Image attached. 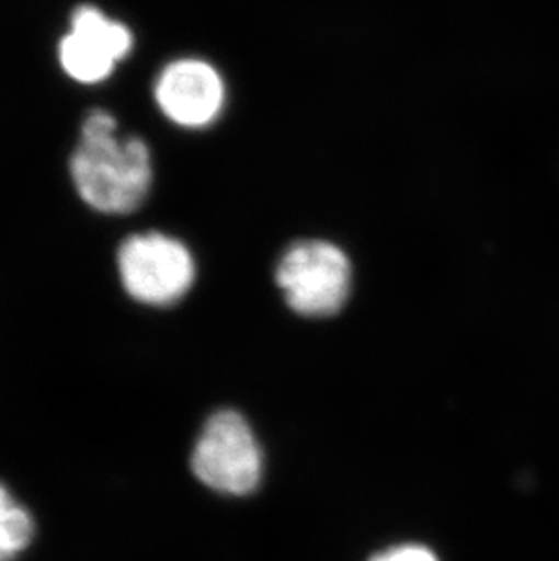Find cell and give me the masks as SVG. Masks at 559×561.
I'll return each instance as SVG.
<instances>
[{"label": "cell", "mask_w": 559, "mask_h": 561, "mask_svg": "<svg viewBox=\"0 0 559 561\" xmlns=\"http://www.w3.org/2000/svg\"><path fill=\"white\" fill-rule=\"evenodd\" d=\"M69 171L85 204L107 215H126L142 206L153 184V160L148 144L118 137L112 113H90Z\"/></svg>", "instance_id": "6da1fadb"}, {"label": "cell", "mask_w": 559, "mask_h": 561, "mask_svg": "<svg viewBox=\"0 0 559 561\" xmlns=\"http://www.w3.org/2000/svg\"><path fill=\"white\" fill-rule=\"evenodd\" d=\"M275 280L285 304L301 317H333L353 289V264L333 242L300 240L280 256Z\"/></svg>", "instance_id": "7a4b0ae2"}, {"label": "cell", "mask_w": 559, "mask_h": 561, "mask_svg": "<svg viewBox=\"0 0 559 561\" xmlns=\"http://www.w3.org/2000/svg\"><path fill=\"white\" fill-rule=\"evenodd\" d=\"M191 469L206 488L246 496L264 478V455L248 420L231 409L207 420L196 439Z\"/></svg>", "instance_id": "3957f363"}, {"label": "cell", "mask_w": 559, "mask_h": 561, "mask_svg": "<svg viewBox=\"0 0 559 561\" xmlns=\"http://www.w3.org/2000/svg\"><path fill=\"white\" fill-rule=\"evenodd\" d=\"M116 260L122 286L137 302L164 308L180 302L195 284V256L169 234L129 237Z\"/></svg>", "instance_id": "277c9868"}, {"label": "cell", "mask_w": 559, "mask_h": 561, "mask_svg": "<svg viewBox=\"0 0 559 561\" xmlns=\"http://www.w3.org/2000/svg\"><path fill=\"white\" fill-rule=\"evenodd\" d=\"M155 101L171 123L202 129L223 117L227 85L223 75L204 59L173 60L155 82Z\"/></svg>", "instance_id": "5b68a950"}, {"label": "cell", "mask_w": 559, "mask_h": 561, "mask_svg": "<svg viewBox=\"0 0 559 561\" xmlns=\"http://www.w3.org/2000/svg\"><path fill=\"white\" fill-rule=\"evenodd\" d=\"M132 49V32L122 22L95 5H80L71 16V30L58 44V60L71 79L96 84L106 80Z\"/></svg>", "instance_id": "8992f818"}, {"label": "cell", "mask_w": 559, "mask_h": 561, "mask_svg": "<svg viewBox=\"0 0 559 561\" xmlns=\"http://www.w3.org/2000/svg\"><path fill=\"white\" fill-rule=\"evenodd\" d=\"M35 525L32 514L11 499L0 485V561H13L32 541Z\"/></svg>", "instance_id": "52a82bcc"}, {"label": "cell", "mask_w": 559, "mask_h": 561, "mask_svg": "<svg viewBox=\"0 0 559 561\" xmlns=\"http://www.w3.org/2000/svg\"><path fill=\"white\" fill-rule=\"evenodd\" d=\"M369 561H440L429 547L420 543H403L378 552Z\"/></svg>", "instance_id": "ba28073f"}]
</instances>
